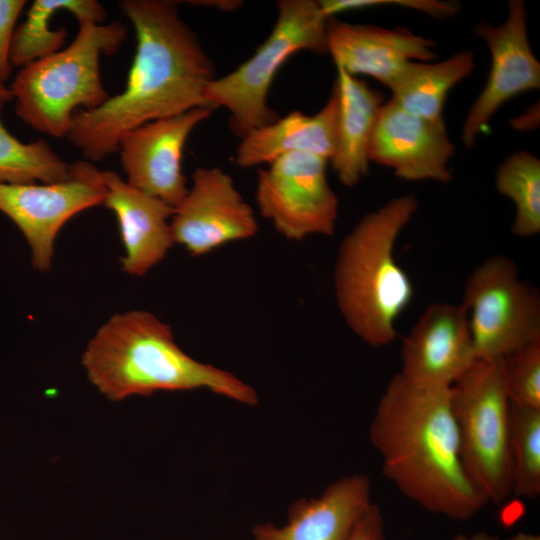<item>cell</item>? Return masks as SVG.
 <instances>
[{
    "label": "cell",
    "instance_id": "1",
    "mask_svg": "<svg viewBox=\"0 0 540 540\" xmlns=\"http://www.w3.org/2000/svg\"><path fill=\"white\" fill-rule=\"evenodd\" d=\"M120 7L137 40L126 86L97 108L76 110L66 136L90 162L118 151L127 133L148 122L210 107L205 92L216 77L175 2L124 0Z\"/></svg>",
    "mask_w": 540,
    "mask_h": 540
},
{
    "label": "cell",
    "instance_id": "2",
    "mask_svg": "<svg viewBox=\"0 0 540 540\" xmlns=\"http://www.w3.org/2000/svg\"><path fill=\"white\" fill-rule=\"evenodd\" d=\"M450 391L395 374L378 401L369 438L383 474L404 496L429 512L466 521L488 503L462 463Z\"/></svg>",
    "mask_w": 540,
    "mask_h": 540
},
{
    "label": "cell",
    "instance_id": "3",
    "mask_svg": "<svg viewBox=\"0 0 540 540\" xmlns=\"http://www.w3.org/2000/svg\"><path fill=\"white\" fill-rule=\"evenodd\" d=\"M82 365L90 382L111 401L197 389L245 405L259 400L257 391L231 372L186 354L171 327L145 310L112 316L88 343Z\"/></svg>",
    "mask_w": 540,
    "mask_h": 540
},
{
    "label": "cell",
    "instance_id": "4",
    "mask_svg": "<svg viewBox=\"0 0 540 540\" xmlns=\"http://www.w3.org/2000/svg\"><path fill=\"white\" fill-rule=\"evenodd\" d=\"M417 208L415 195L393 198L367 213L339 246L334 267L338 308L353 333L373 347L395 341L397 319L413 297L394 249Z\"/></svg>",
    "mask_w": 540,
    "mask_h": 540
},
{
    "label": "cell",
    "instance_id": "5",
    "mask_svg": "<svg viewBox=\"0 0 540 540\" xmlns=\"http://www.w3.org/2000/svg\"><path fill=\"white\" fill-rule=\"evenodd\" d=\"M126 33L119 21L85 22L66 48L21 68L9 88L17 116L40 133L66 137L76 110L97 108L110 97L100 56L116 53Z\"/></svg>",
    "mask_w": 540,
    "mask_h": 540
},
{
    "label": "cell",
    "instance_id": "6",
    "mask_svg": "<svg viewBox=\"0 0 540 540\" xmlns=\"http://www.w3.org/2000/svg\"><path fill=\"white\" fill-rule=\"evenodd\" d=\"M327 21L319 1H278L276 21L265 41L236 69L209 83L206 102L229 112L236 135L242 138L279 118L268 105L273 79L297 52L327 53Z\"/></svg>",
    "mask_w": 540,
    "mask_h": 540
},
{
    "label": "cell",
    "instance_id": "7",
    "mask_svg": "<svg viewBox=\"0 0 540 540\" xmlns=\"http://www.w3.org/2000/svg\"><path fill=\"white\" fill-rule=\"evenodd\" d=\"M450 399L466 473L487 503L498 504L512 493L501 359L477 360L451 386Z\"/></svg>",
    "mask_w": 540,
    "mask_h": 540
},
{
    "label": "cell",
    "instance_id": "8",
    "mask_svg": "<svg viewBox=\"0 0 540 540\" xmlns=\"http://www.w3.org/2000/svg\"><path fill=\"white\" fill-rule=\"evenodd\" d=\"M461 305L478 360L502 359L540 339L539 291L507 256H491L471 272Z\"/></svg>",
    "mask_w": 540,
    "mask_h": 540
},
{
    "label": "cell",
    "instance_id": "9",
    "mask_svg": "<svg viewBox=\"0 0 540 540\" xmlns=\"http://www.w3.org/2000/svg\"><path fill=\"white\" fill-rule=\"evenodd\" d=\"M329 161L309 152H290L259 169L256 202L286 239L332 236L339 201L327 179Z\"/></svg>",
    "mask_w": 540,
    "mask_h": 540
},
{
    "label": "cell",
    "instance_id": "10",
    "mask_svg": "<svg viewBox=\"0 0 540 540\" xmlns=\"http://www.w3.org/2000/svg\"><path fill=\"white\" fill-rule=\"evenodd\" d=\"M103 171L92 162L70 163L69 176L53 183H0V211L19 228L30 245L33 267H51L54 242L62 226L83 210L103 204Z\"/></svg>",
    "mask_w": 540,
    "mask_h": 540
},
{
    "label": "cell",
    "instance_id": "11",
    "mask_svg": "<svg viewBox=\"0 0 540 540\" xmlns=\"http://www.w3.org/2000/svg\"><path fill=\"white\" fill-rule=\"evenodd\" d=\"M174 243L200 256L258 231L253 209L220 167L197 168L192 186L174 208L170 221Z\"/></svg>",
    "mask_w": 540,
    "mask_h": 540
},
{
    "label": "cell",
    "instance_id": "12",
    "mask_svg": "<svg viewBox=\"0 0 540 540\" xmlns=\"http://www.w3.org/2000/svg\"><path fill=\"white\" fill-rule=\"evenodd\" d=\"M491 54V67L484 88L473 103L462 129V142L470 148L499 108L513 97L540 87V63L528 40L527 10L522 0L508 3L504 23L487 22L475 28Z\"/></svg>",
    "mask_w": 540,
    "mask_h": 540
},
{
    "label": "cell",
    "instance_id": "13",
    "mask_svg": "<svg viewBox=\"0 0 540 540\" xmlns=\"http://www.w3.org/2000/svg\"><path fill=\"white\" fill-rule=\"evenodd\" d=\"M212 111L210 107H198L127 133L118 146L126 182L175 208L188 192L182 171L185 143Z\"/></svg>",
    "mask_w": 540,
    "mask_h": 540
},
{
    "label": "cell",
    "instance_id": "14",
    "mask_svg": "<svg viewBox=\"0 0 540 540\" xmlns=\"http://www.w3.org/2000/svg\"><path fill=\"white\" fill-rule=\"evenodd\" d=\"M369 160L407 181L447 183L454 155L444 121L411 114L391 99L381 106L369 144Z\"/></svg>",
    "mask_w": 540,
    "mask_h": 540
},
{
    "label": "cell",
    "instance_id": "15",
    "mask_svg": "<svg viewBox=\"0 0 540 540\" xmlns=\"http://www.w3.org/2000/svg\"><path fill=\"white\" fill-rule=\"evenodd\" d=\"M467 312L461 304H430L401 347L408 380L424 386L451 387L477 361Z\"/></svg>",
    "mask_w": 540,
    "mask_h": 540
},
{
    "label": "cell",
    "instance_id": "16",
    "mask_svg": "<svg viewBox=\"0 0 540 540\" xmlns=\"http://www.w3.org/2000/svg\"><path fill=\"white\" fill-rule=\"evenodd\" d=\"M434 41L405 27L383 28L327 21V53L350 75L370 76L389 87L408 62L436 58Z\"/></svg>",
    "mask_w": 540,
    "mask_h": 540
},
{
    "label": "cell",
    "instance_id": "17",
    "mask_svg": "<svg viewBox=\"0 0 540 540\" xmlns=\"http://www.w3.org/2000/svg\"><path fill=\"white\" fill-rule=\"evenodd\" d=\"M371 501L367 475L353 474L329 484L318 496L296 501L287 523L253 527L254 540H347Z\"/></svg>",
    "mask_w": 540,
    "mask_h": 540
},
{
    "label": "cell",
    "instance_id": "18",
    "mask_svg": "<svg viewBox=\"0 0 540 540\" xmlns=\"http://www.w3.org/2000/svg\"><path fill=\"white\" fill-rule=\"evenodd\" d=\"M103 204L117 217L125 256L122 269L144 276L174 244L169 219L174 208L124 181L115 171H103Z\"/></svg>",
    "mask_w": 540,
    "mask_h": 540
},
{
    "label": "cell",
    "instance_id": "19",
    "mask_svg": "<svg viewBox=\"0 0 540 540\" xmlns=\"http://www.w3.org/2000/svg\"><path fill=\"white\" fill-rule=\"evenodd\" d=\"M338 95L335 87L320 111H293L241 138L235 163L243 168L268 164L290 152H309L330 161L336 147Z\"/></svg>",
    "mask_w": 540,
    "mask_h": 540
},
{
    "label": "cell",
    "instance_id": "20",
    "mask_svg": "<svg viewBox=\"0 0 540 540\" xmlns=\"http://www.w3.org/2000/svg\"><path fill=\"white\" fill-rule=\"evenodd\" d=\"M336 70L337 140L329 162L340 182L353 187L369 173V144L384 96L342 68Z\"/></svg>",
    "mask_w": 540,
    "mask_h": 540
},
{
    "label": "cell",
    "instance_id": "21",
    "mask_svg": "<svg viewBox=\"0 0 540 540\" xmlns=\"http://www.w3.org/2000/svg\"><path fill=\"white\" fill-rule=\"evenodd\" d=\"M474 66L469 50L435 63L408 62L388 87L391 100L411 114L441 121L449 91L470 75Z\"/></svg>",
    "mask_w": 540,
    "mask_h": 540
},
{
    "label": "cell",
    "instance_id": "22",
    "mask_svg": "<svg viewBox=\"0 0 540 540\" xmlns=\"http://www.w3.org/2000/svg\"><path fill=\"white\" fill-rule=\"evenodd\" d=\"M60 10L72 13L79 24H102L107 16L104 7L95 0H35L26 18L14 30L10 63L20 69L61 50L67 38L64 27L52 29L50 21Z\"/></svg>",
    "mask_w": 540,
    "mask_h": 540
},
{
    "label": "cell",
    "instance_id": "23",
    "mask_svg": "<svg viewBox=\"0 0 540 540\" xmlns=\"http://www.w3.org/2000/svg\"><path fill=\"white\" fill-rule=\"evenodd\" d=\"M497 191L516 207L512 233L531 237L540 232V161L528 151H517L505 159L495 176Z\"/></svg>",
    "mask_w": 540,
    "mask_h": 540
},
{
    "label": "cell",
    "instance_id": "24",
    "mask_svg": "<svg viewBox=\"0 0 540 540\" xmlns=\"http://www.w3.org/2000/svg\"><path fill=\"white\" fill-rule=\"evenodd\" d=\"M0 104V183H53L66 179L70 163L62 160L44 140L23 143L2 122Z\"/></svg>",
    "mask_w": 540,
    "mask_h": 540
},
{
    "label": "cell",
    "instance_id": "25",
    "mask_svg": "<svg viewBox=\"0 0 540 540\" xmlns=\"http://www.w3.org/2000/svg\"><path fill=\"white\" fill-rule=\"evenodd\" d=\"M509 462L512 492L540 495V409L509 405Z\"/></svg>",
    "mask_w": 540,
    "mask_h": 540
},
{
    "label": "cell",
    "instance_id": "26",
    "mask_svg": "<svg viewBox=\"0 0 540 540\" xmlns=\"http://www.w3.org/2000/svg\"><path fill=\"white\" fill-rule=\"evenodd\" d=\"M511 404L540 409V339L501 359Z\"/></svg>",
    "mask_w": 540,
    "mask_h": 540
},
{
    "label": "cell",
    "instance_id": "27",
    "mask_svg": "<svg viewBox=\"0 0 540 540\" xmlns=\"http://www.w3.org/2000/svg\"><path fill=\"white\" fill-rule=\"evenodd\" d=\"M319 4L327 18L342 12L386 5L415 9L436 18L450 17L459 11L458 3L437 0H323Z\"/></svg>",
    "mask_w": 540,
    "mask_h": 540
},
{
    "label": "cell",
    "instance_id": "28",
    "mask_svg": "<svg viewBox=\"0 0 540 540\" xmlns=\"http://www.w3.org/2000/svg\"><path fill=\"white\" fill-rule=\"evenodd\" d=\"M25 0H0V85L10 77V49L17 19L26 5Z\"/></svg>",
    "mask_w": 540,
    "mask_h": 540
},
{
    "label": "cell",
    "instance_id": "29",
    "mask_svg": "<svg viewBox=\"0 0 540 540\" xmlns=\"http://www.w3.org/2000/svg\"><path fill=\"white\" fill-rule=\"evenodd\" d=\"M347 540H387L384 517L377 504L370 505Z\"/></svg>",
    "mask_w": 540,
    "mask_h": 540
},
{
    "label": "cell",
    "instance_id": "30",
    "mask_svg": "<svg viewBox=\"0 0 540 540\" xmlns=\"http://www.w3.org/2000/svg\"><path fill=\"white\" fill-rule=\"evenodd\" d=\"M192 5L204 6L210 8H216L222 11H233L238 9L241 5V1L237 0H207V1H189Z\"/></svg>",
    "mask_w": 540,
    "mask_h": 540
},
{
    "label": "cell",
    "instance_id": "31",
    "mask_svg": "<svg viewBox=\"0 0 540 540\" xmlns=\"http://www.w3.org/2000/svg\"><path fill=\"white\" fill-rule=\"evenodd\" d=\"M450 540H500L496 536L490 535L485 532H477L470 535L459 534L454 536Z\"/></svg>",
    "mask_w": 540,
    "mask_h": 540
},
{
    "label": "cell",
    "instance_id": "32",
    "mask_svg": "<svg viewBox=\"0 0 540 540\" xmlns=\"http://www.w3.org/2000/svg\"><path fill=\"white\" fill-rule=\"evenodd\" d=\"M504 540H540V536L528 532H518L513 536L506 538Z\"/></svg>",
    "mask_w": 540,
    "mask_h": 540
},
{
    "label": "cell",
    "instance_id": "33",
    "mask_svg": "<svg viewBox=\"0 0 540 540\" xmlns=\"http://www.w3.org/2000/svg\"><path fill=\"white\" fill-rule=\"evenodd\" d=\"M12 94L8 87L5 85H0V104L12 101Z\"/></svg>",
    "mask_w": 540,
    "mask_h": 540
}]
</instances>
